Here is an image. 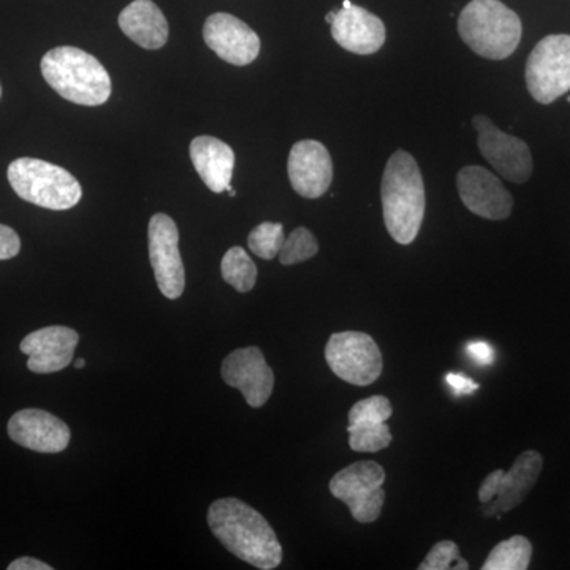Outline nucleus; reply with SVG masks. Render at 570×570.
I'll return each instance as SVG.
<instances>
[{
  "label": "nucleus",
  "instance_id": "obj_1",
  "mask_svg": "<svg viewBox=\"0 0 570 570\" xmlns=\"http://www.w3.org/2000/svg\"><path fill=\"white\" fill-rule=\"evenodd\" d=\"M209 530L239 560L262 570L279 568L283 547L257 510L236 498L217 499L208 510Z\"/></svg>",
  "mask_w": 570,
  "mask_h": 570
},
{
  "label": "nucleus",
  "instance_id": "obj_2",
  "mask_svg": "<svg viewBox=\"0 0 570 570\" xmlns=\"http://www.w3.org/2000/svg\"><path fill=\"white\" fill-rule=\"evenodd\" d=\"M381 198L389 235L400 245H411L426 209L422 171L411 154L401 149L392 154L382 176Z\"/></svg>",
  "mask_w": 570,
  "mask_h": 570
},
{
  "label": "nucleus",
  "instance_id": "obj_3",
  "mask_svg": "<svg viewBox=\"0 0 570 570\" xmlns=\"http://www.w3.org/2000/svg\"><path fill=\"white\" fill-rule=\"evenodd\" d=\"M40 69L45 81L71 104L97 107L110 99V73L99 59L80 48L59 47L48 51Z\"/></svg>",
  "mask_w": 570,
  "mask_h": 570
},
{
  "label": "nucleus",
  "instance_id": "obj_4",
  "mask_svg": "<svg viewBox=\"0 0 570 570\" xmlns=\"http://www.w3.org/2000/svg\"><path fill=\"white\" fill-rule=\"evenodd\" d=\"M459 32L475 55L502 61L519 48L523 28L519 14L499 0H472L461 11Z\"/></svg>",
  "mask_w": 570,
  "mask_h": 570
},
{
  "label": "nucleus",
  "instance_id": "obj_5",
  "mask_svg": "<svg viewBox=\"0 0 570 570\" xmlns=\"http://www.w3.org/2000/svg\"><path fill=\"white\" fill-rule=\"evenodd\" d=\"M9 181L18 197L40 208L66 212L81 200L80 183L66 168L21 157L10 164Z\"/></svg>",
  "mask_w": 570,
  "mask_h": 570
},
{
  "label": "nucleus",
  "instance_id": "obj_6",
  "mask_svg": "<svg viewBox=\"0 0 570 570\" xmlns=\"http://www.w3.org/2000/svg\"><path fill=\"white\" fill-rule=\"evenodd\" d=\"M385 471L376 461H356L330 480V493L351 509L358 523H374L385 502Z\"/></svg>",
  "mask_w": 570,
  "mask_h": 570
},
{
  "label": "nucleus",
  "instance_id": "obj_7",
  "mask_svg": "<svg viewBox=\"0 0 570 570\" xmlns=\"http://www.w3.org/2000/svg\"><path fill=\"white\" fill-rule=\"evenodd\" d=\"M527 86L542 105L570 91V36H549L535 45L527 62Z\"/></svg>",
  "mask_w": 570,
  "mask_h": 570
},
{
  "label": "nucleus",
  "instance_id": "obj_8",
  "mask_svg": "<svg viewBox=\"0 0 570 570\" xmlns=\"http://www.w3.org/2000/svg\"><path fill=\"white\" fill-rule=\"evenodd\" d=\"M543 469V456L538 450H527L515 460L508 472L498 469L483 480L479 499L487 505V517H499L519 508L534 489Z\"/></svg>",
  "mask_w": 570,
  "mask_h": 570
},
{
  "label": "nucleus",
  "instance_id": "obj_9",
  "mask_svg": "<svg viewBox=\"0 0 570 570\" xmlns=\"http://www.w3.org/2000/svg\"><path fill=\"white\" fill-rule=\"evenodd\" d=\"M325 358L337 377L356 387L374 384L384 367L376 341L362 332H343L330 336Z\"/></svg>",
  "mask_w": 570,
  "mask_h": 570
},
{
  "label": "nucleus",
  "instance_id": "obj_10",
  "mask_svg": "<svg viewBox=\"0 0 570 570\" xmlns=\"http://www.w3.org/2000/svg\"><path fill=\"white\" fill-rule=\"evenodd\" d=\"M149 261H151L157 287L168 299L183 295L186 287V269L179 254V232L167 214H154L149 220Z\"/></svg>",
  "mask_w": 570,
  "mask_h": 570
},
{
  "label": "nucleus",
  "instance_id": "obj_11",
  "mask_svg": "<svg viewBox=\"0 0 570 570\" xmlns=\"http://www.w3.org/2000/svg\"><path fill=\"white\" fill-rule=\"evenodd\" d=\"M472 126L478 130L480 153L502 178L515 184L530 181L532 154L527 142L502 132L487 116H475Z\"/></svg>",
  "mask_w": 570,
  "mask_h": 570
},
{
  "label": "nucleus",
  "instance_id": "obj_12",
  "mask_svg": "<svg viewBox=\"0 0 570 570\" xmlns=\"http://www.w3.org/2000/svg\"><path fill=\"white\" fill-rule=\"evenodd\" d=\"M225 384L239 390L250 407L265 406L275 389V373L258 347L236 348L220 370Z\"/></svg>",
  "mask_w": 570,
  "mask_h": 570
},
{
  "label": "nucleus",
  "instance_id": "obj_13",
  "mask_svg": "<svg viewBox=\"0 0 570 570\" xmlns=\"http://www.w3.org/2000/svg\"><path fill=\"white\" fill-rule=\"evenodd\" d=\"M461 202L475 216L489 220H504L512 214L513 198L498 176L487 168L472 165L461 168L456 176Z\"/></svg>",
  "mask_w": 570,
  "mask_h": 570
},
{
  "label": "nucleus",
  "instance_id": "obj_14",
  "mask_svg": "<svg viewBox=\"0 0 570 570\" xmlns=\"http://www.w3.org/2000/svg\"><path fill=\"white\" fill-rule=\"evenodd\" d=\"M204 39L223 61L232 66H247L261 52L257 33L230 13L212 14L204 26Z\"/></svg>",
  "mask_w": 570,
  "mask_h": 570
},
{
  "label": "nucleus",
  "instance_id": "obj_15",
  "mask_svg": "<svg viewBox=\"0 0 570 570\" xmlns=\"http://www.w3.org/2000/svg\"><path fill=\"white\" fill-rule=\"evenodd\" d=\"M393 407L387 396L374 395L358 401L348 412V445L355 452L376 453L392 444L387 420Z\"/></svg>",
  "mask_w": 570,
  "mask_h": 570
},
{
  "label": "nucleus",
  "instance_id": "obj_16",
  "mask_svg": "<svg viewBox=\"0 0 570 570\" xmlns=\"http://www.w3.org/2000/svg\"><path fill=\"white\" fill-rule=\"evenodd\" d=\"M287 171L296 194L305 198H321L332 186V156L321 141L295 142L288 154Z\"/></svg>",
  "mask_w": 570,
  "mask_h": 570
},
{
  "label": "nucleus",
  "instance_id": "obj_17",
  "mask_svg": "<svg viewBox=\"0 0 570 570\" xmlns=\"http://www.w3.org/2000/svg\"><path fill=\"white\" fill-rule=\"evenodd\" d=\"M80 335L69 326H45L21 341V352L29 356V371L52 374L73 362Z\"/></svg>",
  "mask_w": 570,
  "mask_h": 570
},
{
  "label": "nucleus",
  "instance_id": "obj_18",
  "mask_svg": "<svg viewBox=\"0 0 570 570\" xmlns=\"http://www.w3.org/2000/svg\"><path fill=\"white\" fill-rule=\"evenodd\" d=\"M9 436L33 452L61 453L69 448L70 428L50 412L24 409L10 419Z\"/></svg>",
  "mask_w": 570,
  "mask_h": 570
},
{
  "label": "nucleus",
  "instance_id": "obj_19",
  "mask_svg": "<svg viewBox=\"0 0 570 570\" xmlns=\"http://www.w3.org/2000/svg\"><path fill=\"white\" fill-rule=\"evenodd\" d=\"M330 26L336 43L360 56L374 55L381 50L387 37L381 18L358 6L337 10Z\"/></svg>",
  "mask_w": 570,
  "mask_h": 570
},
{
  "label": "nucleus",
  "instance_id": "obj_20",
  "mask_svg": "<svg viewBox=\"0 0 570 570\" xmlns=\"http://www.w3.org/2000/svg\"><path fill=\"white\" fill-rule=\"evenodd\" d=\"M189 153L195 170L209 190L214 194L228 190L234 175L235 153L227 142L204 135L194 138Z\"/></svg>",
  "mask_w": 570,
  "mask_h": 570
},
{
  "label": "nucleus",
  "instance_id": "obj_21",
  "mask_svg": "<svg viewBox=\"0 0 570 570\" xmlns=\"http://www.w3.org/2000/svg\"><path fill=\"white\" fill-rule=\"evenodd\" d=\"M119 28L145 50H159L168 40V22L153 0H134L119 14Z\"/></svg>",
  "mask_w": 570,
  "mask_h": 570
},
{
  "label": "nucleus",
  "instance_id": "obj_22",
  "mask_svg": "<svg viewBox=\"0 0 570 570\" xmlns=\"http://www.w3.org/2000/svg\"><path fill=\"white\" fill-rule=\"evenodd\" d=\"M532 546L524 535H513L499 542L490 551L483 570H527L530 568Z\"/></svg>",
  "mask_w": 570,
  "mask_h": 570
},
{
  "label": "nucleus",
  "instance_id": "obj_23",
  "mask_svg": "<svg viewBox=\"0 0 570 570\" xmlns=\"http://www.w3.org/2000/svg\"><path fill=\"white\" fill-rule=\"evenodd\" d=\"M220 273L225 283L230 284L239 294L253 291L257 283V266L243 247L235 246L225 253Z\"/></svg>",
  "mask_w": 570,
  "mask_h": 570
},
{
  "label": "nucleus",
  "instance_id": "obj_24",
  "mask_svg": "<svg viewBox=\"0 0 570 570\" xmlns=\"http://www.w3.org/2000/svg\"><path fill=\"white\" fill-rule=\"evenodd\" d=\"M285 242L283 224L276 223H264L257 225L253 232H250L247 245L257 257L264 258V261H273V258L279 255L281 247Z\"/></svg>",
  "mask_w": 570,
  "mask_h": 570
},
{
  "label": "nucleus",
  "instance_id": "obj_25",
  "mask_svg": "<svg viewBox=\"0 0 570 570\" xmlns=\"http://www.w3.org/2000/svg\"><path fill=\"white\" fill-rule=\"evenodd\" d=\"M318 253V243L314 235L305 227L295 228L288 238H285L279 250V262L283 265H296L309 261Z\"/></svg>",
  "mask_w": 570,
  "mask_h": 570
},
{
  "label": "nucleus",
  "instance_id": "obj_26",
  "mask_svg": "<svg viewBox=\"0 0 570 570\" xmlns=\"http://www.w3.org/2000/svg\"><path fill=\"white\" fill-rule=\"evenodd\" d=\"M420 570H466L469 564L466 560L460 557L459 546L452 540H442L438 542L425 560L419 566Z\"/></svg>",
  "mask_w": 570,
  "mask_h": 570
},
{
  "label": "nucleus",
  "instance_id": "obj_27",
  "mask_svg": "<svg viewBox=\"0 0 570 570\" xmlns=\"http://www.w3.org/2000/svg\"><path fill=\"white\" fill-rule=\"evenodd\" d=\"M21 250V239L9 225L0 224V261H10Z\"/></svg>",
  "mask_w": 570,
  "mask_h": 570
},
{
  "label": "nucleus",
  "instance_id": "obj_28",
  "mask_svg": "<svg viewBox=\"0 0 570 570\" xmlns=\"http://www.w3.org/2000/svg\"><path fill=\"white\" fill-rule=\"evenodd\" d=\"M445 382L456 396L471 395L479 389V384H475L471 377L463 376V374L450 373L445 376Z\"/></svg>",
  "mask_w": 570,
  "mask_h": 570
},
{
  "label": "nucleus",
  "instance_id": "obj_29",
  "mask_svg": "<svg viewBox=\"0 0 570 570\" xmlns=\"http://www.w3.org/2000/svg\"><path fill=\"white\" fill-rule=\"evenodd\" d=\"M468 354L479 365H491L494 362V351L485 341H472L468 344Z\"/></svg>",
  "mask_w": 570,
  "mask_h": 570
},
{
  "label": "nucleus",
  "instance_id": "obj_30",
  "mask_svg": "<svg viewBox=\"0 0 570 570\" xmlns=\"http://www.w3.org/2000/svg\"><path fill=\"white\" fill-rule=\"evenodd\" d=\"M9 570H52V568L50 564H47V562L24 557L11 562Z\"/></svg>",
  "mask_w": 570,
  "mask_h": 570
},
{
  "label": "nucleus",
  "instance_id": "obj_31",
  "mask_svg": "<svg viewBox=\"0 0 570 570\" xmlns=\"http://www.w3.org/2000/svg\"><path fill=\"white\" fill-rule=\"evenodd\" d=\"M85 366H86L85 360H82V358L75 360V367H77V370H82V367H85Z\"/></svg>",
  "mask_w": 570,
  "mask_h": 570
},
{
  "label": "nucleus",
  "instance_id": "obj_32",
  "mask_svg": "<svg viewBox=\"0 0 570 570\" xmlns=\"http://www.w3.org/2000/svg\"><path fill=\"white\" fill-rule=\"evenodd\" d=\"M336 11H332V13L326 14L325 20L328 24H332V21L335 20Z\"/></svg>",
  "mask_w": 570,
  "mask_h": 570
},
{
  "label": "nucleus",
  "instance_id": "obj_33",
  "mask_svg": "<svg viewBox=\"0 0 570 570\" xmlns=\"http://www.w3.org/2000/svg\"><path fill=\"white\" fill-rule=\"evenodd\" d=\"M351 6H352L351 0H344V2H343V9H348V7H351Z\"/></svg>",
  "mask_w": 570,
  "mask_h": 570
},
{
  "label": "nucleus",
  "instance_id": "obj_34",
  "mask_svg": "<svg viewBox=\"0 0 570 570\" xmlns=\"http://www.w3.org/2000/svg\"><path fill=\"white\" fill-rule=\"evenodd\" d=\"M0 97H2V88H0Z\"/></svg>",
  "mask_w": 570,
  "mask_h": 570
},
{
  "label": "nucleus",
  "instance_id": "obj_35",
  "mask_svg": "<svg viewBox=\"0 0 570 570\" xmlns=\"http://www.w3.org/2000/svg\"><path fill=\"white\" fill-rule=\"evenodd\" d=\"M568 102L570 104V96L568 97Z\"/></svg>",
  "mask_w": 570,
  "mask_h": 570
}]
</instances>
